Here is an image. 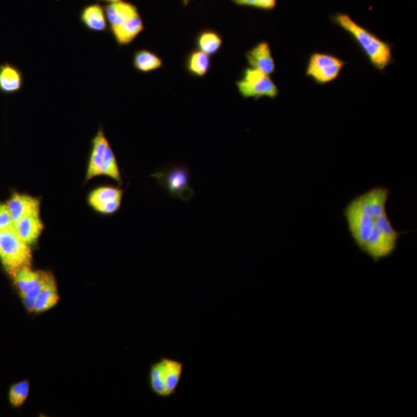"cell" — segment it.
I'll return each instance as SVG.
<instances>
[{"instance_id": "6da1fadb", "label": "cell", "mask_w": 417, "mask_h": 417, "mask_svg": "<svg viewBox=\"0 0 417 417\" xmlns=\"http://www.w3.org/2000/svg\"><path fill=\"white\" fill-rule=\"evenodd\" d=\"M390 195L388 188L375 187L351 199L343 211L352 242L374 263L391 258L405 232L397 230L389 218Z\"/></svg>"}, {"instance_id": "7a4b0ae2", "label": "cell", "mask_w": 417, "mask_h": 417, "mask_svg": "<svg viewBox=\"0 0 417 417\" xmlns=\"http://www.w3.org/2000/svg\"><path fill=\"white\" fill-rule=\"evenodd\" d=\"M330 18L335 25L349 34L376 70L382 72L391 63H394L392 44L382 41L373 32L359 25L348 13H336Z\"/></svg>"}, {"instance_id": "3957f363", "label": "cell", "mask_w": 417, "mask_h": 417, "mask_svg": "<svg viewBox=\"0 0 417 417\" xmlns=\"http://www.w3.org/2000/svg\"><path fill=\"white\" fill-rule=\"evenodd\" d=\"M185 371L182 360L172 357H160L151 363L149 371V387L156 397L170 399L176 394Z\"/></svg>"}, {"instance_id": "277c9868", "label": "cell", "mask_w": 417, "mask_h": 417, "mask_svg": "<svg viewBox=\"0 0 417 417\" xmlns=\"http://www.w3.org/2000/svg\"><path fill=\"white\" fill-rule=\"evenodd\" d=\"M0 261L12 276L21 268L30 267V246L23 242L13 228L0 230Z\"/></svg>"}, {"instance_id": "5b68a950", "label": "cell", "mask_w": 417, "mask_h": 417, "mask_svg": "<svg viewBox=\"0 0 417 417\" xmlns=\"http://www.w3.org/2000/svg\"><path fill=\"white\" fill-rule=\"evenodd\" d=\"M236 86L239 94L244 99H275L279 94L278 87L270 75L250 67L244 69L242 78L236 82Z\"/></svg>"}, {"instance_id": "8992f818", "label": "cell", "mask_w": 417, "mask_h": 417, "mask_svg": "<svg viewBox=\"0 0 417 417\" xmlns=\"http://www.w3.org/2000/svg\"><path fill=\"white\" fill-rule=\"evenodd\" d=\"M347 63L332 54L313 52L308 60L306 76L318 85L330 84L340 77Z\"/></svg>"}, {"instance_id": "52a82bcc", "label": "cell", "mask_w": 417, "mask_h": 417, "mask_svg": "<svg viewBox=\"0 0 417 417\" xmlns=\"http://www.w3.org/2000/svg\"><path fill=\"white\" fill-rule=\"evenodd\" d=\"M154 176L172 197L186 201L194 195L189 186L190 173L186 167L175 166Z\"/></svg>"}, {"instance_id": "ba28073f", "label": "cell", "mask_w": 417, "mask_h": 417, "mask_svg": "<svg viewBox=\"0 0 417 417\" xmlns=\"http://www.w3.org/2000/svg\"><path fill=\"white\" fill-rule=\"evenodd\" d=\"M245 57L250 68L259 70L268 75L275 73V62L268 42H262L256 44L246 52Z\"/></svg>"}, {"instance_id": "9c48e42d", "label": "cell", "mask_w": 417, "mask_h": 417, "mask_svg": "<svg viewBox=\"0 0 417 417\" xmlns=\"http://www.w3.org/2000/svg\"><path fill=\"white\" fill-rule=\"evenodd\" d=\"M39 214L41 211L32 212L14 223L13 228L15 232L30 246L37 242L44 230V224Z\"/></svg>"}, {"instance_id": "30bf717a", "label": "cell", "mask_w": 417, "mask_h": 417, "mask_svg": "<svg viewBox=\"0 0 417 417\" xmlns=\"http://www.w3.org/2000/svg\"><path fill=\"white\" fill-rule=\"evenodd\" d=\"M104 12L111 30L121 26L125 22L139 13L137 6L123 0L108 3L104 7Z\"/></svg>"}, {"instance_id": "8fae6325", "label": "cell", "mask_w": 417, "mask_h": 417, "mask_svg": "<svg viewBox=\"0 0 417 417\" xmlns=\"http://www.w3.org/2000/svg\"><path fill=\"white\" fill-rule=\"evenodd\" d=\"M109 147L108 139L102 130H99L92 141V150L88 164L86 180H90L101 175L104 154Z\"/></svg>"}, {"instance_id": "7c38bea8", "label": "cell", "mask_w": 417, "mask_h": 417, "mask_svg": "<svg viewBox=\"0 0 417 417\" xmlns=\"http://www.w3.org/2000/svg\"><path fill=\"white\" fill-rule=\"evenodd\" d=\"M6 204L14 223L32 212L41 211L39 200L28 195L14 194Z\"/></svg>"}, {"instance_id": "4fadbf2b", "label": "cell", "mask_w": 417, "mask_h": 417, "mask_svg": "<svg viewBox=\"0 0 417 417\" xmlns=\"http://www.w3.org/2000/svg\"><path fill=\"white\" fill-rule=\"evenodd\" d=\"M23 85L22 71L8 62L0 64V93L13 94L20 92Z\"/></svg>"}, {"instance_id": "5bb4252c", "label": "cell", "mask_w": 417, "mask_h": 417, "mask_svg": "<svg viewBox=\"0 0 417 417\" xmlns=\"http://www.w3.org/2000/svg\"><path fill=\"white\" fill-rule=\"evenodd\" d=\"M143 30V20L139 13L111 32L118 46H127L132 44Z\"/></svg>"}, {"instance_id": "9a60e30c", "label": "cell", "mask_w": 417, "mask_h": 417, "mask_svg": "<svg viewBox=\"0 0 417 417\" xmlns=\"http://www.w3.org/2000/svg\"><path fill=\"white\" fill-rule=\"evenodd\" d=\"M84 27L93 32H104L108 30V22L104 9L99 4L86 6L80 15Z\"/></svg>"}, {"instance_id": "2e32d148", "label": "cell", "mask_w": 417, "mask_h": 417, "mask_svg": "<svg viewBox=\"0 0 417 417\" xmlns=\"http://www.w3.org/2000/svg\"><path fill=\"white\" fill-rule=\"evenodd\" d=\"M188 73L196 77H204L211 68V56L197 49L189 52L185 61Z\"/></svg>"}, {"instance_id": "e0dca14e", "label": "cell", "mask_w": 417, "mask_h": 417, "mask_svg": "<svg viewBox=\"0 0 417 417\" xmlns=\"http://www.w3.org/2000/svg\"><path fill=\"white\" fill-rule=\"evenodd\" d=\"M133 67L141 73H151L163 66V61L156 53L147 49L135 51L133 56Z\"/></svg>"}, {"instance_id": "ac0fdd59", "label": "cell", "mask_w": 417, "mask_h": 417, "mask_svg": "<svg viewBox=\"0 0 417 417\" xmlns=\"http://www.w3.org/2000/svg\"><path fill=\"white\" fill-rule=\"evenodd\" d=\"M45 271H35L30 267L23 268L15 272L13 278L21 297L26 295L35 288L44 275Z\"/></svg>"}, {"instance_id": "d6986e66", "label": "cell", "mask_w": 417, "mask_h": 417, "mask_svg": "<svg viewBox=\"0 0 417 417\" xmlns=\"http://www.w3.org/2000/svg\"><path fill=\"white\" fill-rule=\"evenodd\" d=\"M223 43L221 35L213 30H204L199 32L195 39L197 49L211 56V57L221 50Z\"/></svg>"}, {"instance_id": "ffe728a7", "label": "cell", "mask_w": 417, "mask_h": 417, "mask_svg": "<svg viewBox=\"0 0 417 417\" xmlns=\"http://www.w3.org/2000/svg\"><path fill=\"white\" fill-rule=\"evenodd\" d=\"M60 297L54 276L51 278L44 290L35 301L34 312L43 313L51 309L59 301Z\"/></svg>"}, {"instance_id": "44dd1931", "label": "cell", "mask_w": 417, "mask_h": 417, "mask_svg": "<svg viewBox=\"0 0 417 417\" xmlns=\"http://www.w3.org/2000/svg\"><path fill=\"white\" fill-rule=\"evenodd\" d=\"M123 191L114 187H101L93 190L88 197V203L94 208L100 204L122 199Z\"/></svg>"}, {"instance_id": "7402d4cb", "label": "cell", "mask_w": 417, "mask_h": 417, "mask_svg": "<svg viewBox=\"0 0 417 417\" xmlns=\"http://www.w3.org/2000/svg\"><path fill=\"white\" fill-rule=\"evenodd\" d=\"M101 175H107L118 183H122L121 174H120L117 159L110 146L107 148L106 154H104Z\"/></svg>"}, {"instance_id": "603a6c76", "label": "cell", "mask_w": 417, "mask_h": 417, "mask_svg": "<svg viewBox=\"0 0 417 417\" xmlns=\"http://www.w3.org/2000/svg\"><path fill=\"white\" fill-rule=\"evenodd\" d=\"M30 392V383L27 380L21 381L13 385L9 392L11 404L18 408L26 402Z\"/></svg>"}, {"instance_id": "cb8c5ba5", "label": "cell", "mask_w": 417, "mask_h": 417, "mask_svg": "<svg viewBox=\"0 0 417 417\" xmlns=\"http://www.w3.org/2000/svg\"><path fill=\"white\" fill-rule=\"evenodd\" d=\"M52 276L53 275L51 273L44 272V275L41 280V282H39L38 285L30 292L22 297L24 306H25L26 309L29 311L34 312L35 301L37 299L38 296L44 290V288L48 282H49V280Z\"/></svg>"}, {"instance_id": "d4e9b609", "label": "cell", "mask_w": 417, "mask_h": 417, "mask_svg": "<svg viewBox=\"0 0 417 417\" xmlns=\"http://www.w3.org/2000/svg\"><path fill=\"white\" fill-rule=\"evenodd\" d=\"M14 223L6 204H0V230L13 228Z\"/></svg>"}, {"instance_id": "484cf974", "label": "cell", "mask_w": 417, "mask_h": 417, "mask_svg": "<svg viewBox=\"0 0 417 417\" xmlns=\"http://www.w3.org/2000/svg\"><path fill=\"white\" fill-rule=\"evenodd\" d=\"M121 204L122 199H118L114 200V201L100 204L93 208L99 213L106 215H111L116 213L119 210L120 207H121Z\"/></svg>"}, {"instance_id": "4316f807", "label": "cell", "mask_w": 417, "mask_h": 417, "mask_svg": "<svg viewBox=\"0 0 417 417\" xmlns=\"http://www.w3.org/2000/svg\"><path fill=\"white\" fill-rule=\"evenodd\" d=\"M259 10L271 11L275 9L278 0H258Z\"/></svg>"}, {"instance_id": "83f0119b", "label": "cell", "mask_w": 417, "mask_h": 417, "mask_svg": "<svg viewBox=\"0 0 417 417\" xmlns=\"http://www.w3.org/2000/svg\"><path fill=\"white\" fill-rule=\"evenodd\" d=\"M230 1L239 6L252 7L259 10L258 0H230Z\"/></svg>"}, {"instance_id": "f1b7e54d", "label": "cell", "mask_w": 417, "mask_h": 417, "mask_svg": "<svg viewBox=\"0 0 417 417\" xmlns=\"http://www.w3.org/2000/svg\"><path fill=\"white\" fill-rule=\"evenodd\" d=\"M98 1H104L107 3H114L118 1H121V0H98Z\"/></svg>"}, {"instance_id": "f546056e", "label": "cell", "mask_w": 417, "mask_h": 417, "mask_svg": "<svg viewBox=\"0 0 417 417\" xmlns=\"http://www.w3.org/2000/svg\"><path fill=\"white\" fill-rule=\"evenodd\" d=\"M190 2V0H182V5L184 6H187Z\"/></svg>"}]
</instances>
